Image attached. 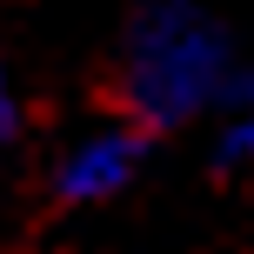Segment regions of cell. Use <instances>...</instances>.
<instances>
[{
  "instance_id": "6da1fadb",
  "label": "cell",
  "mask_w": 254,
  "mask_h": 254,
  "mask_svg": "<svg viewBox=\"0 0 254 254\" xmlns=\"http://www.w3.org/2000/svg\"><path fill=\"white\" fill-rule=\"evenodd\" d=\"M241 67L248 61L214 13L194 0H147L121 34L114 87L134 127H188L201 114H228Z\"/></svg>"
},
{
  "instance_id": "7a4b0ae2",
  "label": "cell",
  "mask_w": 254,
  "mask_h": 254,
  "mask_svg": "<svg viewBox=\"0 0 254 254\" xmlns=\"http://www.w3.org/2000/svg\"><path fill=\"white\" fill-rule=\"evenodd\" d=\"M147 167V127L134 121H101L80 140H67L54 161V201L61 207H107Z\"/></svg>"
},
{
  "instance_id": "3957f363",
  "label": "cell",
  "mask_w": 254,
  "mask_h": 254,
  "mask_svg": "<svg viewBox=\"0 0 254 254\" xmlns=\"http://www.w3.org/2000/svg\"><path fill=\"white\" fill-rule=\"evenodd\" d=\"M221 167H234V174H254V107L228 114V127H221Z\"/></svg>"
},
{
  "instance_id": "277c9868",
  "label": "cell",
  "mask_w": 254,
  "mask_h": 254,
  "mask_svg": "<svg viewBox=\"0 0 254 254\" xmlns=\"http://www.w3.org/2000/svg\"><path fill=\"white\" fill-rule=\"evenodd\" d=\"M20 134V87H13V74H7V61H0V147Z\"/></svg>"
}]
</instances>
